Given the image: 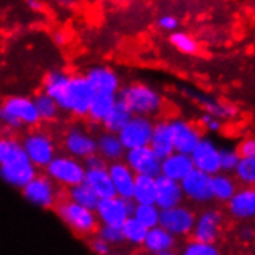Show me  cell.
<instances>
[{
    "label": "cell",
    "instance_id": "obj_1",
    "mask_svg": "<svg viewBox=\"0 0 255 255\" xmlns=\"http://www.w3.org/2000/svg\"><path fill=\"white\" fill-rule=\"evenodd\" d=\"M51 211L61 218V221L68 228L73 237H76L78 240H84V242L95 235H99L104 226L96 211L84 207L68 197L67 187L62 189V193L59 195Z\"/></svg>",
    "mask_w": 255,
    "mask_h": 255
},
{
    "label": "cell",
    "instance_id": "obj_2",
    "mask_svg": "<svg viewBox=\"0 0 255 255\" xmlns=\"http://www.w3.org/2000/svg\"><path fill=\"white\" fill-rule=\"evenodd\" d=\"M118 98L121 99L133 115L155 118L162 112L164 98L156 88L144 82H131L119 88Z\"/></svg>",
    "mask_w": 255,
    "mask_h": 255
},
{
    "label": "cell",
    "instance_id": "obj_3",
    "mask_svg": "<svg viewBox=\"0 0 255 255\" xmlns=\"http://www.w3.org/2000/svg\"><path fill=\"white\" fill-rule=\"evenodd\" d=\"M39 123L40 118L31 98L14 95L0 102V126L6 130L34 128Z\"/></svg>",
    "mask_w": 255,
    "mask_h": 255
},
{
    "label": "cell",
    "instance_id": "obj_4",
    "mask_svg": "<svg viewBox=\"0 0 255 255\" xmlns=\"http://www.w3.org/2000/svg\"><path fill=\"white\" fill-rule=\"evenodd\" d=\"M93 95L95 90L84 74H73V76H70L64 95L56 102L61 112L70 113L76 118H87Z\"/></svg>",
    "mask_w": 255,
    "mask_h": 255
},
{
    "label": "cell",
    "instance_id": "obj_5",
    "mask_svg": "<svg viewBox=\"0 0 255 255\" xmlns=\"http://www.w3.org/2000/svg\"><path fill=\"white\" fill-rule=\"evenodd\" d=\"M85 170L84 161L68 153H56V156L43 169V172L61 187H71L84 183Z\"/></svg>",
    "mask_w": 255,
    "mask_h": 255
},
{
    "label": "cell",
    "instance_id": "obj_6",
    "mask_svg": "<svg viewBox=\"0 0 255 255\" xmlns=\"http://www.w3.org/2000/svg\"><path fill=\"white\" fill-rule=\"evenodd\" d=\"M62 189L59 184H56L47 173H36V176L22 187L23 198L31 201L33 204L40 206L42 209L51 211L54 203L57 201L59 195L62 193Z\"/></svg>",
    "mask_w": 255,
    "mask_h": 255
},
{
    "label": "cell",
    "instance_id": "obj_7",
    "mask_svg": "<svg viewBox=\"0 0 255 255\" xmlns=\"http://www.w3.org/2000/svg\"><path fill=\"white\" fill-rule=\"evenodd\" d=\"M20 141L26 158L37 169H45V166L56 156V142L47 131L33 130L26 133Z\"/></svg>",
    "mask_w": 255,
    "mask_h": 255
},
{
    "label": "cell",
    "instance_id": "obj_8",
    "mask_svg": "<svg viewBox=\"0 0 255 255\" xmlns=\"http://www.w3.org/2000/svg\"><path fill=\"white\" fill-rule=\"evenodd\" d=\"M136 201L133 198H121L115 195L110 198H101L96 207V214L107 226L123 228L128 217H133Z\"/></svg>",
    "mask_w": 255,
    "mask_h": 255
},
{
    "label": "cell",
    "instance_id": "obj_9",
    "mask_svg": "<svg viewBox=\"0 0 255 255\" xmlns=\"http://www.w3.org/2000/svg\"><path fill=\"white\" fill-rule=\"evenodd\" d=\"M195 218H197V214L189 206L178 204L175 207L159 211L158 224L175 237H186L190 235L193 229Z\"/></svg>",
    "mask_w": 255,
    "mask_h": 255
},
{
    "label": "cell",
    "instance_id": "obj_10",
    "mask_svg": "<svg viewBox=\"0 0 255 255\" xmlns=\"http://www.w3.org/2000/svg\"><path fill=\"white\" fill-rule=\"evenodd\" d=\"M153 124H155L153 118L133 115L128 119V123L121 128V131L118 133V136L121 139L123 145L126 147V150L148 145Z\"/></svg>",
    "mask_w": 255,
    "mask_h": 255
},
{
    "label": "cell",
    "instance_id": "obj_11",
    "mask_svg": "<svg viewBox=\"0 0 255 255\" xmlns=\"http://www.w3.org/2000/svg\"><path fill=\"white\" fill-rule=\"evenodd\" d=\"M224 215L218 209H206L195 218L193 229L190 232L192 240L203 243H217L223 232Z\"/></svg>",
    "mask_w": 255,
    "mask_h": 255
},
{
    "label": "cell",
    "instance_id": "obj_12",
    "mask_svg": "<svg viewBox=\"0 0 255 255\" xmlns=\"http://www.w3.org/2000/svg\"><path fill=\"white\" fill-rule=\"evenodd\" d=\"M65 153L85 159L87 156L96 153V136L82 126H70L62 138Z\"/></svg>",
    "mask_w": 255,
    "mask_h": 255
},
{
    "label": "cell",
    "instance_id": "obj_13",
    "mask_svg": "<svg viewBox=\"0 0 255 255\" xmlns=\"http://www.w3.org/2000/svg\"><path fill=\"white\" fill-rule=\"evenodd\" d=\"M179 184H181L184 200H189L197 204H206L214 200L212 175H207L198 169H193L179 181Z\"/></svg>",
    "mask_w": 255,
    "mask_h": 255
},
{
    "label": "cell",
    "instance_id": "obj_14",
    "mask_svg": "<svg viewBox=\"0 0 255 255\" xmlns=\"http://www.w3.org/2000/svg\"><path fill=\"white\" fill-rule=\"evenodd\" d=\"M170 128H172V139L175 152H181L190 155L192 150L198 145L203 138L201 128L184 118H175L169 119Z\"/></svg>",
    "mask_w": 255,
    "mask_h": 255
},
{
    "label": "cell",
    "instance_id": "obj_15",
    "mask_svg": "<svg viewBox=\"0 0 255 255\" xmlns=\"http://www.w3.org/2000/svg\"><path fill=\"white\" fill-rule=\"evenodd\" d=\"M124 161L136 175L158 176L161 173V159L150 148V145L126 150Z\"/></svg>",
    "mask_w": 255,
    "mask_h": 255
},
{
    "label": "cell",
    "instance_id": "obj_16",
    "mask_svg": "<svg viewBox=\"0 0 255 255\" xmlns=\"http://www.w3.org/2000/svg\"><path fill=\"white\" fill-rule=\"evenodd\" d=\"M193 167L207 175H215L220 170V147L211 138H201L198 145L190 153Z\"/></svg>",
    "mask_w": 255,
    "mask_h": 255
},
{
    "label": "cell",
    "instance_id": "obj_17",
    "mask_svg": "<svg viewBox=\"0 0 255 255\" xmlns=\"http://www.w3.org/2000/svg\"><path fill=\"white\" fill-rule=\"evenodd\" d=\"M228 212L232 218L248 221L255 218V186L238 187L232 198L226 203Z\"/></svg>",
    "mask_w": 255,
    "mask_h": 255
},
{
    "label": "cell",
    "instance_id": "obj_18",
    "mask_svg": "<svg viewBox=\"0 0 255 255\" xmlns=\"http://www.w3.org/2000/svg\"><path fill=\"white\" fill-rule=\"evenodd\" d=\"M36 173H37V167L28 158L0 166V178L9 186L19 189H22L25 184L31 181L36 176Z\"/></svg>",
    "mask_w": 255,
    "mask_h": 255
},
{
    "label": "cell",
    "instance_id": "obj_19",
    "mask_svg": "<svg viewBox=\"0 0 255 255\" xmlns=\"http://www.w3.org/2000/svg\"><path fill=\"white\" fill-rule=\"evenodd\" d=\"M107 170L110 173L112 183L115 187V192L118 197L121 198H133V190H134V173L124 159L121 161H113L109 162Z\"/></svg>",
    "mask_w": 255,
    "mask_h": 255
},
{
    "label": "cell",
    "instance_id": "obj_20",
    "mask_svg": "<svg viewBox=\"0 0 255 255\" xmlns=\"http://www.w3.org/2000/svg\"><path fill=\"white\" fill-rule=\"evenodd\" d=\"M184 195L181 190L179 181H175L172 178H167L164 175L156 176V207L159 211L162 209H170L178 204H183Z\"/></svg>",
    "mask_w": 255,
    "mask_h": 255
},
{
    "label": "cell",
    "instance_id": "obj_21",
    "mask_svg": "<svg viewBox=\"0 0 255 255\" xmlns=\"http://www.w3.org/2000/svg\"><path fill=\"white\" fill-rule=\"evenodd\" d=\"M84 76L87 78L90 85L93 87L95 93L102 92V93L118 95L119 88H121V81H119L118 73L109 67H102V65L93 67V68L87 70Z\"/></svg>",
    "mask_w": 255,
    "mask_h": 255
},
{
    "label": "cell",
    "instance_id": "obj_22",
    "mask_svg": "<svg viewBox=\"0 0 255 255\" xmlns=\"http://www.w3.org/2000/svg\"><path fill=\"white\" fill-rule=\"evenodd\" d=\"M148 145L156 153V156L159 159L166 158L172 152H175L173 139H172V128H170L169 119H161V121H155Z\"/></svg>",
    "mask_w": 255,
    "mask_h": 255
},
{
    "label": "cell",
    "instance_id": "obj_23",
    "mask_svg": "<svg viewBox=\"0 0 255 255\" xmlns=\"http://www.w3.org/2000/svg\"><path fill=\"white\" fill-rule=\"evenodd\" d=\"M193 162L190 155L187 153H181V152H172L169 156L161 159V173L167 178H172L175 181H181V179L192 172Z\"/></svg>",
    "mask_w": 255,
    "mask_h": 255
},
{
    "label": "cell",
    "instance_id": "obj_24",
    "mask_svg": "<svg viewBox=\"0 0 255 255\" xmlns=\"http://www.w3.org/2000/svg\"><path fill=\"white\" fill-rule=\"evenodd\" d=\"M96 152L107 162H113L124 159L126 147L119 139L118 133L104 130L96 136Z\"/></svg>",
    "mask_w": 255,
    "mask_h": 255
},
{
    "label": "cell",
    "instance_id": "obj_25",
    "mask_svg": "<svg viewBox=\"0 0 255 255\" xmlns=\"http://www.w3.org/2000/svg\"><path fill=\"white\" fill-rule=\"evenodd\" d=\"M192 99L203 109V112L221 119V121H228V119H234L238 116V110L232 104L223 102L215 98H211L207 95H200V93H192Z\"/></svg>",
    "mask_w": 255,
    "mask_h": 255
},
{
    "label": "cell",
    "instance_id": "obj_26",
    "mask_svg": "<svg viewBox=\"0 0 255 255\" xmlns=\"http://www.w3.org/2000/svg\"><path fill=\"white\" fill-rule=\"evenodd\" d=\"M175 245H176V237L158 224V226H153L147 231L144 243L141 246L144 252L156 254V252H164V251H173Z\"/></svg>",
    "mask_w": 255,
    "mask_h": 255
},
{
    "label": "cell",
    "instance_id": "obj_27",
    "mask_svg": "<svg viewBox=\"0 0 255 255\" xmlns=\"http://www.w3.org/2000/svg\"><path fill=\"white\" fill-rule=\"evenodd\" d=\"M84 183L98 195L99 200L110 198L116 195L110 173L107 169H87L85 176H84Z\"/></svg>",
    "mask_w": 255,
    "mask_h": 255
},
{
    "label": "cell",
    "instance_id": "obj_28",
    "mask_svg": "<svg viewBox=\"0 0 255 255\" xmlns=\"http://www.w3.org/2000/svg\"><path fill=\"white\" fill-rule=\"evenodd\" d=\"M238 189V181L232 173L218 172L212 175V197L220 203H228Z\"/></svg>",
    "mask_w": 255,
    "mask_h": 255
},
{
    "label": "cell",
    "instance_id": "obj_29",
    "mask_svg": "<svg viewBox=\"0 0 255 255\" xmlns=\"http://www.w3.org/2000/svg\"><path fill=\"white\" fill-rule=\"evenodd\" d=\"M133 116V113L128 110V107L121 101L116 99L113 107L110 109V112L107 113V116L104 118V121L101 123L102 128L107 131H113V133H119L121 128L128 123V119Z\"/></svg>",
    "mask_w": 255,
    "mask_h": 255
},
{
    "label": "cell",
    "instance_id": "obj_30",
    "mask_svg": "<svg viewBox=\"0 0 255 255\" xmlns=\"http://www.w3.org/2000/svg\"><path fill=\"white\" fill-rule=\"evenodd\" d=\"M118 99V95L115 93H102L96 92L93 95V99L90 102L87 118L95 124H101L104 121V118L107 116L110 109L113 107L115 101Z\"/></svg>",
    "mask_w": 255,
    "mask_h": 255
},
{
    "label": "cell",
    "instance_id": "obj_31",
    "mask_svg": "<svg viewBox=\"0 0 255 255\" xmlns=\"http://www.w3.org/2000/svg\"><path fill=\"white\" fill-rule=\"evenodd\" d=\"M133 200L136 204H155L156 201V176L136 175L134 178Z\"/></svg>",
    "mask_w": 255,
    "mask_h": 255
},
{
    "label": "cell",
    "instance_id": "obj_32",
    "mask_svg": "<svg viewBox=\"0 0 255 255\" xmlns=\"http://www.w3.org/2000/svg\"><path fill=\"white\" fill-rule=\"evenodd\" d=\"M71 74L65 73L64 70H50L45 74L43 82H42V92L51 96L54 101H57L65 92L68 85Z\"/></svg>",
    "mask_w": 255,
    "mask_h": 255
},
{
    "label": "cell",
    "instance_id": "obj_33",
    "mask_svg": "<svg viewBox=\"0 0 255 255\" xmlns=\"http://www.w3.org/2000/svg\"><path fill=\"white\" fill-rule=\"evenodd\" d=\"M20 159H26V153L23 150L22 141L6 134L0 136V166L9 162H16Z\"/></svg>",
    "mask_w": 255,
    "mask_h": 255
},
{
    "label": "cell",
    "instance_id": "obj_34",
    "mask_svg": "<svg viewBox=\"0 0 255 255\" xmlns=\"http://www.w3.org/2000/svg\"><path fill=\"white\" fill-rule=\"evenodd\" d=\"M33 101H34V106H36V110H37L40 121H43V123L56 121L59 113H61V109H59L57 102L51 96L40 92L33 98Z\"/></svg>",
    "mask_w": 255,
    "mask_h": 255
},
{
    "label": "cell",
    "instance_id": "obj_35",
    "mask_svg": "<svg viewBox=\"0 0 255 255\" xmlns=\"http://www.w3.org/2000/svg\"><path fill=\"white\" fill-rule=\"evenodd\" d=\"M67 193H68V197H70L73 201H76L78 204L96 211L98 203H99V198H98V195H96L92 189H90L85 183H79V184H76V186L67 187Z\"/></svg>",
    "mask_w": 255,
    "mask_h": 255
},
{
    "label": "cell",
    "instance_id": "obj_36",
    "mask_svg": "<svg viewBox=\"0 0 255 255\" xmlns=\"http://www.w3.org/2000/svg\"><path fill=\"white\" fill-rule=\"evenodd\" d=\"M169 42L172 47L181 54H187V56H193L197 54L200 50V45L193 36H190L189 33L184 31H173L169 36Z\"/></svg>",
    "mask_w": 255,
    "mask_h": 255
},
{
    "label": "cell",
    "instance_id": "obj_37",
    "mask_svg": "<svg viewBox=\"0 0 255 255\" xmlns=\"http://www.w3.org/2000/svg\"><path fill=\"white\" fill-rule=\"evenodd\" d=\"M234 176L242 186H255V156L240 158Z\"/></svg>",
    "mask_w": 255,
    "mask_h": 255
},
{
    "label": "cell",
    "instance_id": "obj_38",
    "mask_svg": "<svg viewBox=\"0 0 255 255\" xmlns=\"http://www.w3.org/2000/svg\"><path fill=\"white\" fill-rule=\"evenodd\" d=\"M147 231L148 229L134 217H128L124 223V226H123V232L127 238V242H130L134 246H141L144 243Z\"/></svg>",
    "mask_w": 255,
    "mask_h": 255
},
{
    "label": "cell",
    "instance_id": "obj_39",
    "mask_svg": "<svg viewBox=\"0 0 255 255\" xmlns=\"http://www.w3.org/2000/svg\"><path fill=\"white\" fill-rule=\"evenodd\" d=\"M133 217L139 223H142L147 229L158 226L159 223V209L156 204H136Z\"/></svg>",
    "mask_w": 255,
    "mask_h": 255
},
{
    "label": "cell",
    "instance_id": "obj_40",
    "mask_svg": "<svg viewBox=\"0 0 255 255\" xmlns=\"http://www.w3.org/2000/svg\"><path fill=\"white\" fill-rule=\"evenodd\" d=\"M179 255H221V251L215 243H203L197 242V240H190Z\"/></svg>",
    "mask_w": 255,
    "mask_h": 255
},
{
    "label": "cell",
    "instance_id": "obj_41",
    "mask_svg": "<svg viewBox=\"0 0 255 255\" xmlns=\"http://www.w3.org/2000/svg\"><path fill=\"white\" fill-rule=\"evenodd\" d=\"M240 158L242 156H240L237 148H229V147L220 148V170L226 173H234V170L238 166Z\"/></svg>",
    "mask_w": 255,
    "mask_h": 255
},
{
    "label": "cell",
    "instance_id": "obj_42",
    "mask_svg": "<svg viewBox=\"0 0 255 255\" xmlns=\"http://www.w3.org/2000/svg\"><path fill=\"white\" fill-rule=\"evenodd\" d=\"M99 235L106 240V242L113 246H119V245H126L127 243V238L123 232V228H113V226H107V224H104Z\"/></svg>",
    "mask_w": 255,
    "mask_h": 255
},
{
    "label": "cell",
    "instance_id": "obj_43",
    "mask_svg": "<svg viewBox=\"0 0 255 255\" xmlns=\"http://www.w3.org/2000/svg\"><path fill=\"white\" fill-rule=\"evenodd\" d=\"M85 243L95 255H110L112 252V246L101 235H95L92 238L85 240Z\"/></svg>",
    "mask_w": 255,
    "mask_h": 255
},
{
    "label": "cell",
    "instance_id": "obj_44",
    "mask_svg": "<svg viewBox=\"0 0 255 255\" xmlns=\"http://www.w3.org/2000/svg\"><path fill=\"white\" fill-rule=\"evenodd\" d=\"M200 124L209 133H218L223 128V121H221V119H218V118H215L212 115H209L206 112H203L201 116H200Z\"/></svg>",
    "mask_w": 255,
    "mask_h": 255
},
{
    "label": "cell",
    "instance_id": "obj_45",
    "mask_svg": "<svg viewBox=\"0 0 255 255\" xmlns=\"http://www.w3.org/2000/svg\"><path fill=\"white\" fill-rule=\"evenodd\" d=\"M156 26L161 29V31L173 33L179 26V20L176 16H173V14H162V16H159L156 20Z\"/></svg>",
    "mask_w": 255,
    "mask_h": 255
},
{
    "label": "cell",
    "instance_id": "obj_46",
    "mask_svg": "<svg viewBox=\"0 0 255 255\" xmlns=\"http://www.w3.org/2000/svg\"><path fill=\"white\" fill-rule=\"evenodd\" d=\"M238 153L242 158H249V156H255V136H248L240 141L238 147Z\"/></svg>",
    "mask_w": 255,
    "mask_h": 255
},
{
    "label": "cell",
    "instance_id": "obj_47",
    "mask_svg": "<svg viewBox=\"0 0 255 255\" xmlns=\"http://www.w3.org/2000/svg\"><path fill=\"white\" fill-rule=\"evenodd\" d=\"M82 161H84L85 169H107V166H109V162L104 159L98 152L93 153V155H90V156H87Z\"/></svg>",
    "mask_w": 255,
    "mask_h": 255
},
{
    "label": "cell",
    "instance_id": "obj_48",
    "mask_svg": "<svg viewBox=\"0 0 255 255\" xmlns=\"http://www.w3.org/2000/svg\"><path fill=\"white\" fill-rule=\"evenodd\" d=\"M238 238L242 240L243 243H251L255 240V229H252L251 226H245L238 231Z\"/></svg>",
    "mask_w": 255,
    "mask_h": 255
},
{
    "label": "cell",
    "instance_id": "obj_49",
    "mask_svg": "<svg viewBox=\"0 0 255 255\" xmlns=\"http://www.w3.org/2000/svg\"><path fill=\"white\" fill-rule=\"evenodd\" d=\"M25 5L29 11L37 12V14H43L45 8H47L42 0H25Z\"/></svg>",
    "mask_w": 255,
    "mask_h": 255
},
{
    "label": "cell",
    "instance_id": "obj_50",
    "mask_svg": "<svg viewBox=\"0 0 255 255\" xmlns=\"http://www.w3.org/2000/svg\"><path fill=\"white\" fill-rule=\"evenodd\" d=\"M53 40H54L56 45H64V43L67 42V36H65L62 31H56V33L53 34Z\"/></svg>",
    "mask_w": 255,
    "mask_h": 255
},
{
    "label": "cell",
    "instance_id": "obj_51",
    "mask_svg": "<svg viewBox=\"0 0 255 255\" xmlns=\"http://www.w3.org/2000/svg\"><path fill=\"white\" fill-rule=\"evenodd\" d=\"M57 5H62V6H71L73 5V0H54Z\"/></svg>",
    "mask_w": 255,
    "mask_h": 255
},
{
    "label": "cell",
    "instance_id": "obj_52",
    "mask_svg": "<svg viewBox=\"0 0 255 255\" xmlns=\"http://www.w3.org/2000/svg\"><path fill=\"white\" fill-rule=\"evenodd\" d=\"M152 255H176L173 251H164V252H156V254H152Z\"/></svg>",
    "mask_w": 255,
    "mask_h": 255
},
{
    "label": "cell",
    "instance_id": "obj_53",
    "mask_svg": "<svg viewBox=\"0 0 255 255\" xmlns=\"http://www.w3.org/2000/svg\"><path fill=\"white\" fill-rule=\"evenodd\" d=\"M110 255H112V254H110Z\"/></svg>",
    "mask_w": 255,
    "mask_h": 255
}]
</instances>
